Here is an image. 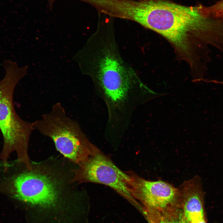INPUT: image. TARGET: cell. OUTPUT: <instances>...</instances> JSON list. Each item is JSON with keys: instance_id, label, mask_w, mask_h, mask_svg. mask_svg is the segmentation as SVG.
Listing matches in <instances>:
<instances>
[{"instance_id": "1", "label": "cell", "mask_w": 223, "mask_h": 223, "mask_svg": "<svg viewBox=\"0 0 223 223\" xmlns=\"http://www.w3.org/2000/svg\"><path fill=\"white\" fill-rule=\"evenodd\" d=\"M202 5L188 6L168 0H135L131 20L159 34L177 59L193 67L207 59L210 48L220 45L223 21L205 16Z\"/></svg>"}, {"instance_id": "2", "label": "cell", "mask_w": 223, "mask_h": 223, "mask_svg": "<svg viewBox=\"0 0 223 223\" xmlns=\"http://www.w3.org/2000/svg\"><path fill=\"white\" fill-rule=\"evenodd\" d=\"M75 165L65 158L51 156L31 161V168L17 160L0 167V193L32 207L43 209L72 206L76 197L72 181Z\"/></svg>"}, {"instance_id": "3", "label": "cell", "mask_w": 223, "mask_h": 223, "mask_svg": "<svg viewBox=\"0 0 223 223\" xmlns=\"http://www.w3.org/2000/svg\"><path fill=\"white\" fill-rule=\"evenodd\" d=\"M33 130L50 138L63 157L78 165L100 151L87 138L78 122L59 102L31 123Z\"/></svg>"}, {"instance_id": "4", "label": "cell", "mask_w": 223, "mask_h": 223, "mask_svg": "<svg viewBox=\"0 0 223 223\" xmlns=\"http://www.w3.org/2000/svg\"><path fill=\"white\" fill-rule=\"evenodd\" d=\"M20 77L7 74L0 81V130L3 140L0 161L5 164L11 154H16L17 160L28 168L31 166L28 153L31 133V123L22 119L14 108L13 97L15 86Z\"/></svg>"}, {"instance_id": "5", "label": "cell", "mask_w": 223, "mask_h": 223, "mask_svg": "<svg viewBox=\"0 0 223 223\" xmlns=\"http://www.w3.org/2000/svg\"><path fill=\"white\" fill-rule=\"evenodd\" d=\"M73 169L72 181L78 184L94 182L110 187L131 202L135 198L129 188V177L100 151Z\"/></svg>"}, {"instance_id": "6", "label": "cell", "mask_w": 223, "mask_h": 223, "mask_svg": "<svg viewBox=\"0 0 223 223\" xmlns=\"http://www.w3.org/2000/svg\"><path fill=\"white\" fill-rule=\"evenodd\" d=\"M126 173L129 177L130 193L144 204L146 211H162L180 205L178 188L162 180H146L133 171Z\"/></svg>"}, {"instance_id": "7", "label": "cell", "mask_w": 223, "mask_h": 223, "mask_svg": "<svg viewBox=\"0 0 223 223\" xmlns=\"http://www.w3.org/2000/svg\"><path fill=\"white\" fill-rule=\"evenodd\" d=\"M178 188L180 193V205L188 222L204 216V193L200 177L195 176L184 181Z\"/></svg>"}, {"instance_id": "8", "label": "cell", "mask_w": 223, "mask_h": 223, "mask_svg": "<svg viewBox=\"0 0 223 223\" xmlns=\"http://www.w3.org/2000/svg\"><path fill=\"white\" fill-rule=\"evenodd\" d=\"M149 223H189L180 205L162 211H146Z\"/></svg>"}, {"instance_id": "9", "label": "cell", "mask_w": 223, "mask_h": 223, "mask_svg": "<svg viewBox=\"0 0 223 223\" xmlns=\"http://www.w3.org/2000/svg\"><path fill=\"white\" fill-rule=\"evenodd\" d=\"M203 11L207 17L214 19H223V0L209 7H203Z\"/></svg>"}, {"instance_id": "10", "label": "cell", "mask_w": 223, "mask_h": 223, "mask_svg": "<svg viewBox=\"0 0 223 223\" xmlns=\"http://www.w3.org/2000/svg\"><path fill=\"white\" fill-rule=\"evenodd\" d=\"M190 223H206L204 217H202L194 220Z\"/></svg>"}, {"instance_id": "11", "label": "cell", "mask_w": 223, "mask_h": 223, "mask_svg": "<svg viewBox=\"0 0 223 223\" xmlns=\"http://www.w3.org/2000/svg\"><path fill=\"white\" fill-rule=\"evenodd\" d=\"M216 83L217 84L223 85V81H217L216 82Z\"/></svg>"}]
</instances>
